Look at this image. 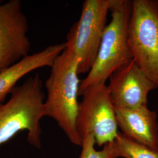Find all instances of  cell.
<instances>
[{
  "instance_id": "1",
  "label": "cell",
  "mask_w": 158,
  "mask_h": 158,
  "mask_svg": "<svg viewBox=\"0 0 158 158\" xmlns=\"http://www.w3.org/2000/svg\"><path fill=\"white\" fill-rule=\"evenodd\" d=\"M78 60L64 51L51 67L45 82L47 96L44 102L45 116L53 119L69 141L81 146L76 121L79 110Z\"/></svg>"
},
{
  "instance_id": "2",
  "label": "cell",
  "mask_w": 158,
  "mask_h": 158,
  "mask_svg": "<svg viewBox=\"0 0 158 158\" xmlns=\"http://www.w3.org/2000/svg\"><path fill=\"white\" fill-rule=\"evenodd\" d=\"M8 101L0 104V145L21 131L28 132L27 141L40 148V120L45 117V94L39 74L30 76L11 91Z\"/></svg>"
},
{
  "instance_id": "3",
  "label": "cell",
  "mask_w": 158,
  "mask_h": 158,
  "mask_svg": "<svg viewBox=\"0 0 158 158\" xmlns=\"http://www.w3.org/2000/svg\"><path fill=\"white\" fill-rule=\"evenodd\" d=\"M132 1L116 0L111 19L105 29L95 62L85 79L81 81L79 96L93 85L106 83L118 69L133 59L128 40V26Z\"/></svg>"
},
{
  "instance_id": "4",
  "label": "cell",
  "mask_w": 158,
  "mask_h": 158,
  "mask_svg": "<svg viewBox=\"0 0 158 158\" xmlns=\"http://www.w3.org/2000/svg\"><path fill=\"white\" fill-rule=\"evenodd\" d=\"M116 0H85L79 20L67 36L66 51L78 60V73H89L95 62L107 27L108 12Z\"/></svg>"
},
{
  "instance_id": "5",
  "label": "cell",
  "mask_w": 158,
  "mask_h": 158,
  "mask_svg": "<svg viewBox=\"0 0 158 158\" xmlns=\"http://www.w3.org/2000/svg\"><path fill=\"white\" fill-rule=\"evenodd\" d=\"M133 59L158 87V0H134L128 26Z\"/></svg>"
},
{
  "instance_id": "6",
  "label": "cell",
  "mask_w": 158,
  "mask_h": 158,
  "mask_svg": "<svg viewBox=\"0 0 158 158\" xmlns=\"http://www.w3.org/2000/svg\"><path fill=\"white\" fill-rule=\"evenodd\" d=\"M80 96L83 98L79 102L76 127L81 140L92 134L99 147L114 141L118 126L107 85H91Z\"/></svg>"
},
{
  "instance_id": "7",
  "label": "cell",
  "mask_w": 158,
  "mask_h": 158,
  "mask_svg": "<svg viewBox=\"0 0 158 158\" xmlns=\"http://www.w3.org/2000/svg\"><path fill=\"white\" fill-rule=\"evenodd\" d=\"M28 31L21 1H0V72L29 55Z\"/></svg>"
},
{
  "instance_id": "8",
  "label": "cell",
  "mask_w": 158,
  "mask_h": 158,
  "mask_svg": "<svg viewBox=\"0 0 158 158\" xmlns=\"http://www.w3.org/2000/svg\"><path fill=\"white\" fill-rule=\"evenodd\" d=\"M114 107L136 108L148 105V96L158 87L132 59L115 70L107 85Z\"/></svg>"
},
{
  "instance_id": "9",
  "label": "cell",
  "mask_w": 158,
  "mask_h": 158,
  "mask_svg": "<svg viewBox=\"0 0 158 158\" xmlns=\"http://www.w3.org/2000/svg\"><path fill=\"white\" fill-rule=\"evenodd\" d=\"M115 108L119 128L130 139L158 149L157 114L147 106L128 109Z\"/></svg>"
},
{
  "instance_id": "10",
  "label": "cell",
  "mask_w": 158,
  "mask_h": 158,
  "mask_svg": "<svg viewBox=\"0 0 158 158\" xmlns=\"http://www.w3.org/2000/svg\"><path fill=\"white\" fill-rule=\"evenodd\" d=\"M65 49L66 43L49 46L0 72V104L5 102L20 79L36 69L47 66L51 68Z\"/></svg>"
},
{
  "instance_id": "11",
  "label": "cell",
  "mask_w": 158,
  "mask_h": 158,
  "mask_svg": "<svg viewBox=\"0 0 158 158\" xmlns=\"http://www.w3.org/2000/svg\"><path fill=\"white\" fill-rule=\"evenodd\" d=\"M119 158H158V149L135 141L118 132L114 139Z\"/></svg>"
},
{
  "instance_id": "12",
  "label": "cell",
  "mask_w": 158,
  "mask_h": 158,
  "mask_svg": "<svg viewBox=\"0 0 158 158\" xmlns=\"http://www.w3.org/2000/svg\"><path fill=\"white\" fill-rule=\"evenodd\" d=\"M96 140L92 134L85 136L82 141V151L80 158H118V153L114 142L104 145L103 149L97 151Z\"/></svg>"
}]
</instances>
